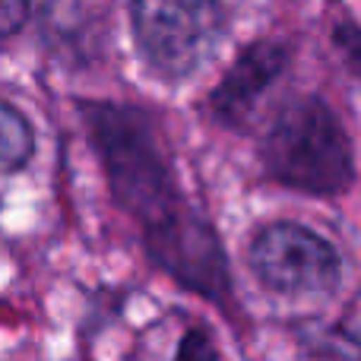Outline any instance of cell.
<instances>
[{"instance_id":"obj_1","label":"cell","mask_w":361,"mask_h":361,"mask_svg":"<svg viewBox=\"0 0 361 361\" xmlns=\"http://www.w3.org/2000/svg\"><path fill=\"white\" fill-rule=\"evenodd\" d=\"M111 200L137 222L149 260L180 288L231 307V273L209 219L190 206L156 118L118 102L80 108Z\"/></svg>"},{"instance_id":"obj_3","label":"cell","mask_w":361,"mask_h":361,"mask_svg":"<svg viewBox=\"0 0 361 361\" xmlns=\"http://www.w3.org/2000/svg\"><path fill=\"white\" fill-rule=\"evenodd\" d=\"M130 23L143 57L165 80L200 70L225 35L219 0H130Z\"/></svg>"},{"instance_id":"obj_2","label":"cell","mask_w":361,"mask_h":361,"mask_svg":"<svg viewBox=\"0 0 361 361\" xmlns=\"http://www.w3.org/2000/svg\"><path fill=\"white\" fill-rule=\"evenodd\" d=\"M260 165L279 187L336 197L355 180V152L339 114L320 95L288 99L260 140Z\"/></svg>"},{"instance_id":"obj_8","label":"cell","mask_w":361,"mask_h":361,"mask_svg":"<svg viewBox=\"0 0 361 361\" xmlns=\"http://www.w3.org/2000/svg\"><path fill=\"white\" fill-rule=\"evenodd\" d=\"M209 355H216V349H212V339L203 336V333H190L178 345V358H209Z\"/></svg>"},{"instance_id":"obj_7","label":"cell","mask_w":361,"mask_h":361,"mask_svg":"<svg viewBox=\"0 0 361 361\" xmlns=\"http://www.w3.org/2000/svg\"><path fill=\"white\" fill-rule=\"evenodd\" d=\"M32 10V0H0V38L16 35L25 25Z\"/></svg>"},{"instance_id":"obj_6","label":"cell","mask_w":361,"mask_h":361,"mask_svg":"<svg viewBox=\"0 0 361 361\" xmlns=\"http://www.w3.org/2000/svg\"><path fill=\"white\" fill-rule=\"evenodd\" d=\"M35 152V130L19 108L0 99V175L23 169Z\"/></svg>"},{"instance_id":"obj_4","label":"cell","mask_w":361,"mask_h":361,"mask_svg":"<svg viewBox=\"0 0 361 361\" xmlns=\"http://www.w3.org/2000/svg\"><path fill=\"white\" fill-rule=\"evenodd\" d=\"M250 269L279 295H326L343 279L339 250L298 222H273L250 241Z\"/></svg>"},{"instance_id":"obj_5","label":"cell","mask_w":361,"mask_h":361,"mask_svg":"<svg viewBox=\"0 0 361 361\" xmlns=\"http://www.w3.org/2000/svg\"><path fill=\"white\" fill-rule=\"evenodd\" d=\"M292 51L279 38H260V42L247 44L238 54V61L225 70L219 86L209 92V114L222 127H241L254 114L260 95L286 73Z\"/></svg>"}]
</instances>
